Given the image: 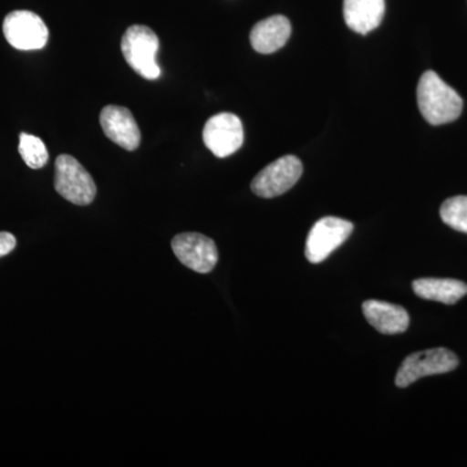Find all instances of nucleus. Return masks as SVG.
I'll list each match as a JSON object with an SVG mask.
<instances>
[{
	"label": "nucleus",
	"mask_w": 467,
	"mask_h": 467,
	"mask_svg": "<svg viewBox=\"0 0 467 467\" xmlns=\"http://www.w3.org/2000/svg\"><path fill=\"white\" fill-rule=\"evenodd\" d=\"M459 364V358L451 350L442 347L416 352L402 361L396 374L395 383L399 389H407L420 378L450 373Z\"/></svg>",
	"instance_id": "obj_4"
},
{
	"label": "nucleus",
	"mask_w": 467,
	"mask_h": 467,
	"mask_svg": "<svg viewBox=\"0 0 467 467\" xmlns=\"http://www.w3.org/2000/svg\"><path fill=\"white\" fill-rule=\"evenodd\" d=\"M417 101L420 113L431 125L456 121L462 113L463 101L459 92L445 84L438 73L427 70L417 88Z\"/></svg>",
	"instance_id": "obj_1"
},
{
	"label": "nucleus",
	"mask_w": 467,
	"mask_h": 467,
	"mask_svg": "<svg viewBox=\"0 0 467 467\" xmlns=\"http://www.w3.org/2000/svg\"><path fill=\"white\" fill-rule=\"evenodd\" d=\"M202 140L217 158L223 159L233 155L244 142L241 119L227 112L211 117L202 130Z\"/></svg>",
	"instance_id": "obj_8"
},
{
	"label": "nucleus",
	"mask_w": 467,
	"mask_h": 467,
	"mask_svg": "<svg viewBox=\"0 0 467 467\" xmlns=\"http://www.w3.org/2000/svg\"><path fill=\"white\" fill-rule=\"evenodd\" d=\"M441 217L445 225L467 234V196H454L442 202Z\"/></svg>",
	"instance_id": "obj_16"
},
{
	"label": "nucleus",
	"mask_w": 467,
	"mask_h": 467,
	"mask_svg": "<svg viewBox=\"0 0 467 467\" xmlns=\"http://www.w3.org/2000/svg\"><path fill=\"white\" fill-rule=\"evenodd\" d=\"M55 190L76 205L91 204L97 196L90 173L70 155H60L55 161Z\"/></svg>",
	"instance_id": "obj_3"
},
{
	"label": "nucleus",
	"mask_w": 467,
	"mask_h": 467,
	"mask_svg": "<svg viewBox=\"0 0 467 467\" xmlns=\"http://www.w3.org/2000/svg\"><path fill=\"white\" fill-rule=\"evenodd\" d=\"M18 152L29 168L41 169L47 164L48 150L41 138L36 135L21 133Z\"/></svg>",
	"instance_id": "obj_15"
},
{
	"label": "nucleus",
	"mask_w": 467,
	"mask_h": 467,
	"mask_svg": "<svg viewBox=\"0 0 467 467\" xmlns=\"http://www.w3.org/2000/svg\"><path fill=\"white\" fill-rule=\"evenodd\" d=\"M413 291L420 299L453 306L467 295L465 282L450 278H420L413 282Z\"/></svg>",
	"instance_id": "obj_14"
},
{
	"label": "nucleus",
	"mask_w": 467,
	"mask_h": 467,
	"mask_svg": "<svg viewBox=\"0 0 467 467\" xmlns=\"http://www.w3.org/2000/svg\"><path fill=\"white\" fill-rule=\"evenodd\" d=\"M303 174V164L296 156H284L264 168L251 183L252 192L264 199L284 195Z\"/></svg>",
	"instance_id": "obj_7"
},
{
	"label": "nucleus",
	"mask_w": 467,
	"mask_h": 467,
	"mask_svg": "<svg viewBox=\"0 0 467 467\" xmlns=\"http://www.w3.org/2000/svg\"><path fill=\"white\" fill-rule=\"evenodd\" d=\"M3 33L9 45L20 51L41 50L50 36L45 21L30 11L8 14L3 21Z\"/></svg>",
	"instance_id": "obj_5"
},
{
	"label": "nucleus",
	"mask_w": 467,
	"mask_h": 467,
	"mask_svg": "<svg viewBox=\"0 0 467 467\" xmlns=\"http://www.w3.org/2000/svg\"><path fill=\"white\" fill-rule=\"evenodd\" d=\"M362 312L368 324L384 335L405 333L410 324L407 310L386 301H365Z\"/></svg>",
	"instance_id": "obj_11"
},
{
	"label": "nucleus",
	"mask_w": 467,
	"mask_h": 467,
	"mask_svg": "<svg viewBox=\"0 0 467 467\" xmlns=\"http://www.w3.org/2000/svg\"><path fill=\"white\" fill-rule=\"evenodd\" d=\"M353 223L339 217H324L310 229L306 239V257L319 264L346 243L353 233Z\"/></svg>",
	"instance_id": "obj_6"
},
{
	"label": "nucleus",
	"mask_w": 467,
	"mask_h": 467,
	"mask_svg": "<svg viewBox=\"0 0 467 467\" xmlns=\"http://www.w3.org/2000/svg\"><path fill=\"white\" fill-rule=\"evenodd\" d=\"M159 38L149 26H133L126 30L121 41V51L126 63L143 78L158 79L161 69L156 63Z\"/></svg>",
	"instance_id": "obj_2"
},
{
	"label": "nucleus",
	"mask_w": 467,
	"mask_h": 467,
	"mask_svg": "<svg viewBox=\"0 0 467 467\" xmlns=\"http://www.w3.org/2000/svg\"><path fill=\"white\" fill-rule=\"evenodd\" d=\"M100 125L104 134L117 146L128 150L140 147V126L135 121L133 113L121 106H107L100 112Z\"/></svg>",
	"instance_id": "obj_10"
},
{
	"label": "nucleus",
	"mask_w": 467,
	"mask_h": 467,
	"mask_svg": "<svg viewBox=\"0 0 467 467\" xmlns=\"http://www.w3.org/2000/svg\"><path fill=\"white\" fill-rule=\"evenodd\" d=\"M292 27L287 17L275 15L260 21L251 30V45L260 54L281 50L291 36Z\"/></svg>",
	"instance_id": "obj_12"
},
{
	"label": "nucleus",
	"mask_w": 467,
	"mask_h": 467,
	"mask_svg": "<svg viewBox=\"0 0 467 467\" xmlns=\"http://www.w3.org/2000/svg\"><path fill=\"white\" fill-rule=\"evenodd\" d=\"M384 12V0H344L343 15L347 26L362 36L380 26Z\"/></svg>",
	"instance_id": "obj_13"
},
{
	"label": "nucleus",
	"mask_w": 467,
	"mask_h": 467,
	"mask_svg": "<svg viewBox=\"0 0 467 467\" xmlns=\"http://www.w3.org/2000/svg\"><path fill=\"white\" fill-rule=\"evenodd\" d=\"M17 241L11 233L0 232V257L7 256L16 248Z\"/></svg>",
	"instance_id": "obj_17"
},
{
	"label": "nucleus",
	"mask_w": 467,
	"mask_h": 467,
	"mask_svg": "<svg viewBox=\"0 0 467 467\" xmlns=\"http://www.w3.org/2000/svg\"><path fill=\"white\" fill-rule=\"evenodd\" d=\"M171 248L177 259L193 272L208 275L217 265L216 243L202 234H180L171 241Z\"/></svg>",
	"instance_id": "obj_9"
}]
</instances>
